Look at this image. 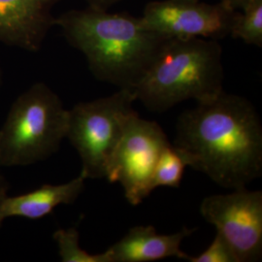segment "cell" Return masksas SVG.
I'll list each match as a JSON object with an SVG mask.
<instances>
[{
	"label": "cell",
	"mask_w": 262,
	"mask_h": 262,
	"mask_svg": "<svg viewBox=\"0 0 262 262\" xmlns=\"http://www.w3.org/2000/svg\"><path fill=\"white\" fill-rule=\"evenodd\" d=\"M173 145L221 187L242 188L261 177V122L243 96L223 91L197 102L179 117Z\"/></svg>",
	"instance_id": "cell-1"
},
{
	"label": "cell",
	"mask_w": 262,
	"mask_h": 262,
	"mask_svg": "<svg viewBox=\"0 0 262 262\" xmlns=\"http://www.w3.org/2000/svg\"><path fill=\"white\" fill-rule=\"evenodd\" d=\"M56 26L84 55L94 78L119 89L133 90L169 39L147 28L141 17L89 6L61 14Z\"/></svg>",
	"instance_id": "cell-2"
},
{
	"label": "cell",
	"mask_w": 262,
	"mask_h": 262,
	"mask_svg": "<svg viewBox=\"0 0 262 262\" xmlns=\"http://www.w3.org/2000/svg\"><path fill=\"white\" fill-rule=\"evenodd\" d=\"M223 48L219 41L168 39L133 88L151 112H166L187 99L206 101L224 91Z\"/></svg>",
	"instance_id": "cell-3"
},
{
	"label": "cell",
	"mask_w": 262,
	"mask_h": 262,
	"mask_svg": "<svg viewBox=\"0 0 262 262\" xmlns=\"http://www.w3.org/2000/svg\"><path fill=\"white\" fill-rule=\"evenodd\" d=\"M68 110L59 96L38 82L19 94L0 129V166H28L45 160L66 138Z\"/></svg>",
	"instance_id": "cell-4"
},
{
	"label": "cell",
	"mask_w": 262,
	"mask_h": 262,
	"mask_svg": "<svg viewBox=\"0 0 262 262\" xmlns=\"http://www.w3.org/2000/svg\"><path fill=\"white\" fill-rule=\"evenodd\" d=\"M137 101L130 89L93 101L80 102L68 110L66 138L77 150L81 174L86 179L105 178L107 164L135 114Z\"/></svg>",
	"instance_id": "cell-5"
},
{
	"label": "cell",
	"mask_w": 262,
	"mask_h": 262,
	"mask_svg": "<svg viewBox=\"0 0 262 262\" xmlns=\"http://www.w3.org/2000/svg\"><path fill=\"white\" fill-rule=\"evenodd\" d=\"M169 144L159 123L144 120L135 113L113 151L105 178L122 186L124 197L132 206L139 205L152 191L154 171Z\"/></svg>",
	"instance_id": "cell-6"
},
{
	"label": "cell",
	"mask_w": 262,
	"mask_h": 262,
	"mask_svg": "<svg viewBox=\"0 0 262 262\" xmlns=\"http://www.w3.org/2000/svg\"><path fill=\"white\" fill-rule=\"evenodd\" d=\"M200 213L229 245L238 262L258 261L262 254V191L234 189L203 199Z\"/></svg>",
	"instance_id": "cell-7"
},
{
	"label": "cell",
	"mask_w": 262,
	"mask_h": 262,
	"mask_svg": "<svg viewBox=\"0 0 262 262\" xmlns=\"http://www.w3.org/2000/svg\"><path fill=\"white\" fill-rule=\"evenodd\" d=\"M239 10L221 0H157L149 2L141 16L148 28L169 39L203 38L220 41L230 35Z\"/></svg>",
	"instance_id": "cell-8"
},
{
	"label": "cell",
	"mask_w": 262,
	"mask_h": 262,
	"mask_svg": "<svg viewBox=\"0 0 262 262\" xmlns=\"http://www.w3.org/2000/svg\"><path fill=\"white\" fill-rule=\"evenodd\" d=\"M59 0H0V42L35 53L56 26Z\"/></svg>",
	"instance_id": "cell-9"
},
{
	"label": "cell",
	"mask_w": 262,
	"mask_h": 262,
	"mask_svg": "<svg viewBox=\"0 0 262 262\" xmlns=\"http://www.w3.org/2000/svg\"><path fill=\"white\" fill-rule=\"evenodd\" d=\"M194 231L195 228L184 227L173 234H159L152 225H137L106 253L110 262H150L169 257L188 259L189 255L181 250V244Z\"/></svg>",
	"instance_id": "cell-10"
},
{
	"label": "cell",
	"mask_w": 262,
	"mask_h": 262,
	"mask_svg": "<svg viewBox=\"0 0 262 262\" xmlns=\"http://www.w3.org/2000/svg\"><path fill=\"white\" fill-rule=\"evenodd\" d=\"M85 180L80 174L64 184L43 185L17 196L7 194L0 203V227L8 217L20 216L35 221L50 215L59 205L73 204L84 191Z\"/></svg>",
	"instance_id": "cell-11"
},
{
	"label": "cell",
	"mask_w": 262,
	"mask_h": 262,
	"mask_svg": "<svg viewBox=\"0 0 262 262\" xmlns=\"http://www.w3.org/2000/svg\"><path fill=\"white\" fill-rule=\"evenodd\" d=\"M187 166V155L170 143L161 152L156 165L151 180L152 190L159 187H180Z\"/></svg>",
	"instance_id": "cell-12"
},
{
	"label": "cell",
	"mask_w": 262,
	"mask_h": 262,
	"mask_svg": "<svg viewBox=\"0 0 262 262\" xmlns=\"http://www.w3.org/2000/svg\"><path fill=\"white\" fill-rule=\"evenodd\" d=\"M230 36L248 45L262 47V0H248L238 11Z\"/></svg>",
	"instance_id": "cell-13"
},
{
	"label": "cell",
	"mask_w": 262,
	"mask_h": 262,
	"mask_svg": "<svg viewBox=\"0 0 262 262\" xmlns=\"http://www.w3.org/2000/svg\"><path fill=\"white\" fill-rule=\"evenodd\" d=\"M58 248V254L63 262H110L106 251L92 254L80 247V234L75 227L57 229L53 235Z\"/></svg>",
	"instance_id": "cell-14"
},
{
	"label": "cell",
	"mask_w": 262,
	"mask_h": 262,
	"mask_svg": "<svg viewBox=\"0 0 262 262\" xmlns=\"http://www.w3.org/2000/svg\"><path fill=\"white\" fill-rule=\"evenodd\" d=\"M187 260L190 262H238L229 245L217 232L213 242L203 253L196 256H189Z\"/></svg>",
	"instance_id": "cell-15"
},
{
	"label": "cell",
	"mask_w": 262,
	"mask_h": 262,
	"mask_svg": "<svg viewBox=\"0 0 262 262\" xmlns=\"http://www.w3.org/2000/svg\"><path fill=\"white\" fill-rule=\"evenodd\" d=\"M89 7L95 9L109 10L117 3H120L125 0H84Z\"/></svg>",
	"instance_id": "cell-16"
},
{
	"label": "cell",
	"mask_w": 262,
	"mask_h": 262,
	"mask_svg": "<svg viewBox=\"0 0 262 262\" xmlns=\"http://www.w3.org/2000/svg\"><path fill=\"white\" fill-rule=\"evenodd\" d=\"M9 190V183L4 176L0 174V203L3 200V198L8 194Z\"/></svg>",
	"instance_id": "cell-17"
},
{
	"label": "cell",
	"mask_w": 262,
	"mask_h": 262,
	"mask_svg": "<svg viewBox=\"0 0 262 262\" xmlns=\"http://www.w3.org/2000/svg\"><path fill=\"white\" fill-rule=\"evenodd\" d=\"M230 7L235 10H242L248 0H224Z\"/></svg>",
	"instance_id": "cell-18"
},
{
	"label": "cell",
	"mask_w": 262,
	"mask_h": 262,
	"mask_svg": "<svg viewBox=\"0 0 262 262\" xmlns=\"http://www.w3.org/2000/svg\"><path fill=\"white\" fill-rule=\"evenodd\" d=\"M2 84H3V69H2L1 62H0V89L2 86Z\"/></svg>",
	"instance_id": "cell-19"
}]
</instances>
